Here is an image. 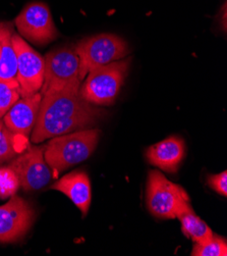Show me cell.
Returning a JSON list of instances; mask_svg holds the SVG:
<instances>
[{
  "mask_svg": "<svg viewBox=\"0 0 227 256\" xmlns=\"http://www.w3.org/2000/svg\"><path fill=\"white\" fill-rule=\"evenodd\" d=\"M16 54V81L21 97L40 92L44 81L45 60L18 34H12Z\"/></svg>",
  "mask_w": 227,
  "mask_h": 256,
  "instance_id": "obj_7",
  "label": "cell"
},
{
  "mask_svg": "<svg viewBox=\"0 0 227 256\" xmlns=\"http://www.w3.org/2000/svg\"><path fill=\"white\" fill-rule=\"evenodd\" d=\"M19 187L16 174L9 166L0 168V198H8L15 194Z\"/></svg>",
  "mask_w": 227,
  "mask_h": 256,
  "instance_id": "obj_19",
  "label": "cell"
},
{
  "mask_svg": "<svg viewBox=\"0 0 227 256\" xmlns=\"http://www.w3.org/2000/svg\"><path fill=\"white\" fill-rule=\"evenodd\" d=\"M41 100V92L20 97L2 118L7 129L16 135L29 136L36 124Z\"/></svg>",
  "mask_w": 227,
  "mask_h": 256,
  "instance_id": "obj_11",
  "label": "cell"
},
{
  "mask_svg": "<svg viewBox=\"0 0 227 256\" xmlns=\"http://www.w3.org/2000/svg\"><path fill=\"white\" fill-rule=\"evenodd\" d=\"M208 185L209 187L217 192L218 194L226 197L227 196V172L226 170L217 174H210L208 176Z\"/></svg>",
  "mask_w": 227,
  "mask_h": 256,
  "instance_id": "obj_20",
  "label": "cell"
},
{
  "mask_svg": "<svg viewBox=\"0 0 227 256\" xmlns=\"http://www.w3.org/2000/svg\"><path fill=\"white\" fill-rule=\"evenodd\" d=\"M101 116V110L83 99L78 91L63 90L42 95L31 140L41 143L64 134L85 130Z\"/></svg>",
  "mask_w": 227,
  "mask_h": 256,
  "instance_id": "obj_1",
  "label": "cell"
},
{
  "mask_svg": "<svg viewBox=\"0 0 227 256\" xmlns=\"http://www.w3.org/2000/svg\"><path fill=\"white\" fill-rule=\"evenodd\" d=\"M21 97L19 86L16 80L0 79V118Z\"/></svg>",
  "mask_w": 227,
  "mask_h": 256,
  "instance_id": "obj_17",
  "label": "cell"
},
{
  "mask_svg": "<svg viewBox=\"0 0 227 256\" xmlns=\"http://www.w3.org/2000/svg\"><path fill=\"white\" fill-rule=\"evenodd\" d=\"M80 58V80L92 70L120 60L129 54V47L123 39L113 34H99L88 37L74 46Z\"/></svg>",
  "mask_w": 227,
  "mask_h": 256,
  "instance_id": "obj_5",
  "label": "cell"
},
{
  "mask_svg": "<svg viewBox=\"0 0 227 256\" xmlns=\"http://www.w3.org/2000/svg\"><path fill=\"white\" fill-rule=\"evenodd\" d=\"M21 138L24 137L10 132L0 118V164L12 160L23 151L26 142L20 140Z\"/></svg>",
  "mask_w": 227,
  "mask_h": 256,
  "instance_id": "obj_16",
  "label": "cell"
},
{
  "mask_svg": "<svg viewBox=\"0 0 227 256\" xmlns=\"http://www.w3.org/2000/svg\"><path fill=\"white\" fill-rule=\"evenodd\" d=\"M42 95L63 90L80 91V58L74 46H63L45 56Z\"/></svg>",
  "mask_w": 227,
  "mask_h": 256,
  "instance_id": "obj_4",
  "label": "cell"
},
{
  "mask_svg": "<svg viewBox=\"0 0 227 256\" xmlns=\"http://www.w3.org/2000/svg\"><path fill=\"white\" fill-rule=\"evenodd\" d=\"M193 256H226L227 243L222 237L213 235V237L202 244L195 243L192 254Z\"/></svg>",
  "mask_w": 227,
  "mask_h": 256,
  "instance_id": "obj_18",
  "label": "cell"
},
{
  "mask_svg": "<svg viewBox=\"0 0 227 256\" xmlns=\"http://www.w3.org/2000/svg\"><path fill=\"white\" fill-rule=\"evenodd\" d=\"M190 202L186 190L159 170H151L147 182V208L158 218H176V212Z\"/></svg>",
  "mask_w": 227,
  "mask_h": 256,
  "instance_id": "obj_6",
  "label": "cell"
},
{
  "mask_svg": "<svg viewBox=\"0 0 227 256\" xmlns=\"http://www.w3.org/2000/svg\"><path fill=\"white\" fill-rule=\"evenodd\" d=\"M11 24L0 22V79L16 80V54L12 45Z\"/></svg>",
  "mask_w": 227,
  "mask_h": 256,
  "instance_id": "obj_15",
  "label": "cell"
},
{
  "mask_svg": "<svg viewBox=\"0 0 227 256\" xmlns=\"http://www.w3.org/2000/svg\"><path fill=\"white\" fill-rule=\"evenodd\" d=\"M16 174L19 186L26 191L39 190L52 180L53 174L44 158V147L28 146L8 166Z\"/></svg>",
  "mask_w": 227,
  "mask_h": 256,
  "instance_id": "obj_9",
  "label": "cell"
},
{
  "mask_svg": "<svg viewBox=\"0 0 227 256\" xmlns=\"http://www.w3.org/2000/svg\"><path fill=\"white\" fill-rule=\"evenodd\" d=\"M99 130H81L51 138L44 147V158L53 178L91 156L99 141Z\"/></svg>",
  "mask_w": 227,
  "mask_h": 256,
  "instance_id": "obj_2",
  "label": "cell"
},
{
  "mask_svg": "<svg viewBox=\"0 0 227 256\" xmlns=\"http://www.w3.org/2000/svg\"><path fill=\"white\" fill-rule=\"evenodd\" d=\"M131 58L120 60L92 70L80 87L83 99L95 106H110L128 74Z\"/></svg>",
  "mask_w": 227,
  "mask_h": 256,
  "instance_id": "obj_3",
  "label": "cell"
},
{
  "mask_svg": "<svg viewBox=\"0 0 227 256\" xmlns=\"http://www.w3.org/2000/svg\"><path fill=\"white\" fill-rule=\"evenodd\" d=\"M186 146L179 137H169L148 148V162L167 172H176L185 158Z\"/></svg>",
  "mask_w": 227,
  "mask_h": 256,
  "instance_id": "obj_13",
  "label": "cell"
},
{
  "mask_svg": "<svg viewBox=\"0 0 227 256\" xmlns=\"http://www.w3.org/2000/svg\"><path fill=\"white\" fill-rule=\"evenodd\" d=\"M19 36L37 45H46L58 36L49 8L42 2H33L15 18Z\"/></svg>",
  "mask_w": 227,
  "mask_h": 256,
  "instance_id": "obj_8",
  "label": "cell"
},
{
  "mask_svg": "<svg viewBox=\"0 0 227 256\" xmlns=\"http://www.w3.org/2000/svg\"><path fill=\"white\" fill-rule=\"evenodd\" d=\"M34 220V210L21 197L12 195L0 206V243L13 242L28 232Z\"/></svg>",
  "mask_w": 227,
  "mask_h": 256,
  "instance_id": "obj_10",
  "label": "cell"
},
{
  "mask_svg": "<svg viewBox=\"0 0 227 256\" xmlns=\"http://www.w3.org/2000/svg\"><path fill=\"white\" fill-rule=\"evenodd\" d=\"M176 218H179L182 224L184 235L191 238L197 244L209 241L214 235L209 226L194 212L190 202L186 203L178 210Z\"/></svg>",
  "mask_w": 227,
  "mask_h": 256,
  "instance_id": "obj_14",
  "label": "cell"
},
{
  "mask_svg": "<svg viewBox=\"0 0 227 256\" xmlns=\"http://www.w3.org/2000/svg\"><path fill=\"white\" fill-rule=\"evenodd\" d=\"M51 189L66 195L83 216H86L92 201V190L89 176L85 172L75 170L63 176L51 186Z\"/></svg>",
  "mask_w": 227,
  "mask_h": 256,
  "instance_id": "obj_12",
  "label": "cell"
}]
</instances>
